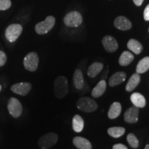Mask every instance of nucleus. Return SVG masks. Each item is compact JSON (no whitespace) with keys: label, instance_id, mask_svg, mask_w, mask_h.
<instances>
[{"label":"nucleus","instance_id":"1","mask_svg":"<svg viewBox=\"0 0 149 149\" xmlns=\"http://www.w3.org/2000/svg\"><path fill=\"white\" fill-rule=\"evenodd\" d=\"M68 80L64 76H59L54 82V93L56 97L62 99L68 93Z\"/></svg>","mask_w":149,"mask_h":149},{"label":"nucleus","instance_id":"2","mask_svg":"<svg viewBox=\"0 0 149 149\" xmlns=\"http://www.w3.org/2000/svg\"><path fill=\"white\" fill-rule=\"evenodd\" d=\"M78 109L86 113H92L97 109V104L94 100L90 97H81L78 100L77 102Z\"/></svg>","mask_w":149,"mask_h":149},{"label":"nucleus","instance_id":"3","mask_svg":"<svg viewBox=\"0 0 149 149\" xmlns=\"http://www.w3.org/2000/svg\"><path fill=\"white\" fill-rule=\"evenodd\" d=\"M55 24V19L53 16H48L44 21L39 22L35 26V31L37 34L44 35L49 32Z\"/></svg>","mask_w":149,"mask_h":149},{"label":"nucleus","instance_id":"4","mask_svg":"<svg viewBox=\"0 0 149 149\" xmlns=\"http://www.w3.org/2000/svg\"><path fill=\"white\" fill-rule=\"evenodd\" d=\"M58 140V136L55 133H48L40 137L38 145L42 149H48L53 146Z\"/></svg>","mask_w":149,"mask_h":149},{"label":"nucleus","instance_id":"5","mask_svg":"<svg viewBox=\"0 0 149 149\" xmlns=\"http://www.w3.org/2000/svg\"><path fill=\"white\" fill-rule=\"evenodd\" d=\"M82 16L77 11H72L68 13L64 17V22L65 25L68 27H78L82 23Z\"/></svg>","mask_w":149,"mask_h":149},{"label":"nucleus","instance_id":"6","mask_svg":"<svg viewBox=\"0 0 149 149\" xmlns=\"http://www.w3.org/2000/svg\"><path fill=\"white\" fill-rule=\"evenodd\" d=\"M23 28L20 24H13L8 26L6 30L5 35L6 39L10 42H14L17 40L18 37L22 34Z\"/></svg>","mask_w":149,"mask_h":149},{"label":"nucleus","instance_id":"7","mask_svg":"<svg viewBox=\"0 0 149 149\" xmlns=\"http://www.w3.org/2000/svg\"><path fill=\"white\" fill-rule=\"evenodd\" d=\"M39 64V57L35 52H31L24 59V66L25 68L29 71L33 72L37 70Z\"/></svg>","mask_w":149,"mask_h":149},{"label":"nucleus","instance_id":"8","mask_svg":"<svg viewBox=\"0 0 149 149\" xmlns=\"http://www.w3.org/2000/svg\"><path fill=\"white\" fill-rule=\"evenodd\" d=\"M8 110L9 113L15 118H17L22 115L23 108L17 99L11 97L8 103Z\"/></svg>","mask_w":149,"mask_h":149},{"label":"nucleus","instance_id":"9","mask_svg":"<svg viewBox=\"0 0 149 149\" xmlns=\"http://www.w3.org/2000/svg\"><path fill=\"white\" fill-rule=\"evenodd\" d=\"M31 87H32L31 84L29 82H21L15 84L11 86L10 89L13 92L16 94L25 96L30 92Z\"/></svg>","mask_w":149,"mask_h":149},{"label":"nucleus","instance_id":"10","mask_svg":"<svg viewBox=\"0 0 149 149\" xmlns=\"http://www.w3.org/2000/svg\"><path fill=\"white\" fill-rule=\"evenodd\" d=\"M102 44L105 50L109 53H113L118 48L117 40L111 35H107L102 39Z\"/></svg>","mask_w":149,"mask_h":149},{"label":"nucleus","instance_id":"11","mask_svg":"<svg viewBox=\"0 0 149 149\" xmlns=\"http://www.w3.org/2000/svg\"><path fill=\"white\" fill-rule=\"evenodd\" d=\"M138 115H139V108L132 107L126 110L124 113V120L127 123L133 124L136 123L138 121Z\"/></svg>","mask_w":149,"mask_h":149},{"label":"nucleus","instance_id":"12","mask_svg":"<svg viewBox=\"0 0 149 149\" xmlns=\"http://www.w3.org/2000/svg\"><path fill=\"white\" fill-rule=\"evenodd\" d=\"M115 26L121 31H127L131 29L132 24L127 18L124 16H119L114 22Z\"/></svg>","mask_w":149,"mask_h":149},{"label":"nucleus","instance_id":"13","mask_svg":"<svg viewBox=\"0 0 149 149\" xmlns=\"http://www.w3.org/2000/svg\"><path fill=\"white\" fill-rule=\"evenodd\" d=\"M126 77V74L124 72H115L111 76L109 79V84L110 86L113 87L115 86L120 84L121 83L125 81Z\"/></svg>","mask_w":149,"mask_h":149},{"label":"nucleus","instance_id":"14","mask_svg":"<svg viewBox=\"0 0 149 149\" xmlns=\"http://www.w3.org/2000/svg\"><path fill=\"white\" fill-rule=\"evenodd\" d=\"M72 143L78 149H92V145L88 139L82 137H75Z\"/></svg>","mask_w":149,"mask_h":149},{"label":"nucleus","instance_id":"15","mask_svg":"<svg viewBox=\"0 0 149 149\" xmlns=\"http://www.w3.org/2000/svg\"><path fill=\"white\" fill-rule=\"evenodd\" d=\"M130 101L137 108H144L146 106V99L139 93H133L130 96Z\"/></svg>","mask_w":149,"mask_h":149},{"label":"nucleus","instance_id":"16","mask_svg":"<svg viewBox=\"0 0 149 149\" xmlns=\"http://www.w3.org/2000/svg\"><path fill=\"white\" fill-rule=\"evenodd\" d=\"M106 90H107V82H106L105 80L102 79L93 89L91 95H92L93 97H100L105 93Z\"/></svg>","mask_w":149,"mask_h":149},{"label":"nucleus","instance_id":"17","mask_svg":"<svg viewBox=\"0 0 149 149\" xmlns=\"http://www.w3.org/2000/svg\"><path fill=\"white\" fill-rule=\"evenodd\" d=\"M73 84L74 87L79 90L83 88L84 85V80L83 73L81 70L77 69L74 70L73 74Z\"/></svg>","mask_w":149,"mask_h":149},{"label":"nucleus","instance_id":"18","mask_svg":"<svg viewBox=\"0 0 149 149\" xmlns=\"http://www.w3.org/2000/svg\"><path fill=\"white\" fill-rule=\"evenodd\" d=\"M121 112H122L121 104L119 102H114L111 105L109 111L108 112V116L110 119L113 120L120 116Z\"/></svg>","mask_w":149,"mask_h":149},{"label":"nucleus","instance_id":"19","mask_svg":"<svg viewBox=\"0 0 149 149\" xmlns=\"http://www.w3.org/2000/svg\"><path fill=\"white\" fill-rule=\"evenodd\" d=\"M141 77L139 73H134L131 77H130L129 80H128L127 84L126 86V90L128 92H130L133 90H134L137 85L140 82Z\"/></svg>","mask_w":149,"mask_h":149},{"label":"nucleus","instance_id":"20","mask_svg":"<svg viewBox=\"0 0 149 149\" xmlns=\"http://www.w3.org/2000/svg\"><path fill=\"white\" fill-rule=\"evenodd\" d=\"M127 47L130 51L133 52L136 55H138L143 50V46L141 43L135 39H130L128 41L127 43Z\"/></svg>","mask_w":149,"mask_h":149},{"label":"nucleus","instance_id":"21","mask_svg":"<svg viewBox=\"0 0 149 149\" xmlns=\"http://www.w3.org/2000/svg\"><path fill=\"white\" fill-rule=\"evenodd\" d=\"M103 64L100 62H95L93 63L89 66L88 68V71L87 74L90 77H96L97 74L102 71V68H103Z\"/></svg>","mask_w":149,"mask_h":149},{"label":"nucleus","instance_id":"22","mask_svg":"<svg viewBox=\"0 0 149 149\" xmlns=\"http://www.w3.org/2000/svg\"><path fill=\"white\" fill-rule=\"evenodd\" d=\"M134 59V55L129 51L123 52L119 59V63L121 66H126L129 65Z\"/></svg>","mask_w":149,"mask_h":149},{"label":"nucleus","instance_id":"23","mask_svg":"<svg viewBox=\"0 0 149 149\" xmlns=\"http://www.w3.org/2000/svg\"><path fill=\"white\" fill-rule=\"evenodd\" d=\"M84 126V122L82 117L79 115H75L72 118V128L77 133H80L82 131Z\"/></svg>","mask_w":149,"mask_h":149},{"label":"nucleus","instance_id":"24","mask_svg":"<svg viewBox=\"0 0 149 149\" xmlns=\"http://www.w3.org/2000/svg\"><path fill=\"white\" fill-rule=\"evenodd\" d=\"M149 70V57H145L139 61L136 67L137 73H144Z\"/></svg>","mask_w":149,"mask_h":149},{"label":"nucleus","instance_id":"25","mask_svg":"<svg viewBox=\"0 0 149 149\" xmlns=\"http://www.w3.org/2000/svg\"><path fill=\"white\" fill-rule=\"evenodd\" d=\"M108 133L110 136L114 137V138H118L124 135L125 133V128L124 127H111L108 129Z\"/></svg>","mask_w":149,"mask_h":149},{"label":"nucleus","instance_id":"26","mask_svg":"<svg viewBox=\"0 0 149 149\" xmlns=\"http://www.w3.org/2000/svg\"><path fill=\"white\" fill-rule=\"evenodd\" d=\"M127 141L132 148H137L139 146V140L137 139L136 136L133 133H130L127 135Z\"/></svg>","mask_w":149,"mask_h":149},{"label":"nucleus","instance_id":"27","mask_svg":"<svg viewBox=\"0 0 149 149\" xmlns=\"http://www.w3.org/2000/svg\"><path fill=\"white\" fill-rule=\"evenodd\" d=\"M11 6L10 0H0V10H6Z\"/></svg>","mask_w":149,"mask_h":149},{"label":"nucleus","instance_id":"28","mask_svg":"<svg viewBox=\"0 0 149 149\" xmlns=\"http://www.w3.org/2000/svg\"><path fill=\"white\" fill-rule=\"evenodd\" d=\"M6 60L7 57L6 53L2 51H0V67L3 66L6 64Z\"/></svg>","mask_w":149,"mask_h":149},{"label":"nucleus","instance_id":"29","mask_svg":"<svg viewBox=\"0 0 149 149\" xmlns=\"http://www.w3.org/2000/svg\"><path fill=\"white\" fill-rule=\"evenodd\" d=\"M144 18L146 21H149V4L147 5L144 9Z\"/></svg>","mask_w":149,"mask_h":149},{"label":"nucleus","instance_id":"30","mask_svg":"<svg viewBox=\"0 0 149 149\" xmlns=\"http://www.w3.org/2000/svg\"><path fill=\"white\" fill-rule=\"evenodd\" d=\"M113 149H128V148L124 144H116L113 146Z\"/></svg>","mask_w":149,"mask_h":149},{"label":"nucleus","instance_id":"31","mask_svg":"<svg viewBox=\"0 0 149 149\" xmlns=\"http://www.w3.org/2000/svg\"><path fill=\"white\" fill-rule=\"evenodd\" d=\"M143 1H144V0H133V2L135 3V4L136 6H139L142 4Z\"/></svg>","mask_w":149,"mask_h":149},{"label":"nucleus","instance_id":"32","mask_svg":"<svg viewBox=\"0 0 149 149\" xmlns=\"http://www.w3.org/2000/svg\"><path fill=\"white\" fill-rule=\"evenodd\" d=\"M144 149H149V144H147L146 146H145Z\"/></svg>","mask_w":149,"mask_h":149},{"label":"nucleus","instance_id":"33","mask_svg":"<svg viewBox=\"0 0 149 149\" xmlns=\"http://www.w3.org/2000/svg\"><path fill=\"white\" fill-rule=\"evenodd\" d=\"M1 86L0 85V91H1Z\"/></svg>","mask_w":149,"mask_h":149},{"label":"nucleus","instance_id":"34","mask_svg":"<svg viewBox=\"0 0 149 149\" xmlns=\"http://www.w3.org/2000/svg\"><path fill=\"white\" fill-rule=\"evenodd\" d=\"M148 31H149V30H148Z\"/></svg>","mask_w":149,"mask_h":149}]
</instances>
